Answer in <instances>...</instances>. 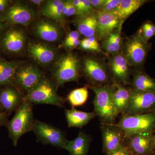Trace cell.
Listing matches in <instances>:
<instances>
[{
	"instance_id": "obj_18",
	"label": "cell",
	"mask_w": 155,
	"mask_h": 155,
	"mask_svg": "<svg viewBox=\"0 0 155 155\" xmlns=\"http://www.w3.org/2000/svg\"><path fill=\"white\" fill-rule=\"evenodd\" d=\"M97 38L102 41L124 21H120L112 12L97 13Z\"/></svg>"
},
{
	"instance_id": "obj_20",
	"label": "cell",
	"mask_w": 155,
	"mask_h": 155,
	"mask_svg": "<svg viewBox=\"0 0 155 155\" xmlns=\"http://www.w3.org/2000/svg\"><path fill=\"white\" fill-rule=\"evenodd\" d=\"M80 35L88 38L97 35V13L77 17L73 21Z\"/></svg>"
},
{
	"instance_id": "obj_5",
	"label": "cell",
	"mask_w": 155,
	"mask_h": 155,
	"mask_svg": "<svg viewBox=\"0 0 155 155\" xmlns=\"http://www.w3.org/2000/svg\"><path fill=\"white\" fill-rule=\"evenodd\" d=\"M56 86L48 78L44 77L24 99L32 104H47L62 107L65 100L58 94Z\"/></svg>"
},
{
	"instance_id": "obj_30",
	"label": "cell",
	"mask_w": 155,
	"mask_h": 155,
	"mask_svg": "<svg viewBox=\"0 0 155 155\" xmlns=\"http://www.w3.org/2000/svg\"><path fill=\"white\" fill-rule=\"evenodd\" d=\"M138 31L145 41L149 42L150 39L155 35V24L147 20L142 25Z\"/></svg>"
},
{
	"instance_id": "obj_16",
	"label": "cell",
	"mask_w": 155,
	"mask_h": 155,
	"mask_svg": "<svg viewBox=\"0 0 155 155\" xmlns=\"http://www.w3.org/2000/svg\"><path fill=\"white\" fill-rule=\"evenodd\" d=\"M24 97L22 92L12 85L2 87L0 89V101L3 110L9 114L17 110Z\"/></svg>"
},
{
	"instance_id": "obj_25",
	"label": "cell",
	"mask_w": 155,
	"mask_h": 155,
	"mask_svg": "<svg viewBox=\"0 0 155 155\" xmlns=\"http://www.w3.org/2000/svg\"><path fill=\"white\" fill-rule=\"evenodd\" d=\"M132 90L137 91L155 92V79L140 69H136L132 73Z\"/></svg>"
},
{
	"instance_id": "obj_11",
	"label": "cell",
	"mask_w": 155,
	"mask_h": 155,
	"mask_svg": "<svg viewBox=\"0 0 155 155\" xmlns=\"http://www.w3.org/2000/svg\"><path fill=\"white\" fill-rule=\"evenodd\" d=\"M83 72L91 86L109 84L110 75L104 64L97 58L87 57L83 60Z\"/></svg>"
},
{
	"instance_id": "obj_36",
	"label": "cell",
	"mask_w": 155,
	"mask_h": 155,
	"mask_svg": "<svg viewBox=\"0 0 155 155\" xmlns=\"http://www.w3.org/2000/svg\"><path fill=\"white\" fill-rule=\"evenodd\" d=\"M107 155H132L125 145L123 146L118 150Z\"/></svg>"
},
{
	"instance_id": "obj_39",
	"label": "cell",
	"mask_w": 155,
	"mask_h": 155,
	"mask_svg": "<svg viewBox=\"0 0 155 155\" xmlns=\"http://www.w3.org/2000/svg\"><path fill=\"white\" fill-rule=\"evenodd\" d=\"M10 114H8L7 112H3L0 113V128L5 125V126L7 123L8 122V116Z\"/></svg>"
},
{
	"instance_id": "obj_15",
	"label": "cell",
	"mask_w": 155,
	"mask_h": 155,
	"mask_svg": "<svg viewBox=\"0 0 155 155\" xmlns=\"http://www.w3.org/2000/svg\"><path fill=\"white\" fill-rule=\"evenodd\" d=\"M108 64L114 82L124 85L129 83L131 66L121 52L112 55Z\"/></svg>"
},
{
	"instance_id": "obj_6",
	"label": "cell",
	"mask_w": 155,
	"mask_h": 155,
	"mask_svg": "<svg viewBox=\"0 0 155 155\" xmlns=\"http://www.w3.org/2000/svg\"><path fill=\"white\" fill-rule=\"evenodd\" d=\"M114 124L122 130L127 138L136 134L154 131L155 116L153 113L140 115L123 114L118 124Z\"/></svg>"
},
{
	"instance_id": "obj_3",
	"label": "cell",
	"mask_w": 155,
	"mask_h": 155,
	"mask_svg": "<svg viewBox=\"0 0 155 155\" xmlns=\"http://www.w3.org/2000/svg\"><path fill=\"white\" fill-rule=\"evenodd\" d=\"M80 68V61L75 54L68 52L60 56L55 62L53 69L56 86H61L70 81H77Z\"/></svg>"
},
{
	"instance_id": "obj_34",
	"label": "cell",
	"mask_w": 155,
	"mask_h": 155,
	"mask_svg": "<svg viewBox=\"0 0 155 155\" xmlns=\"http://www.w3.org/2000/svg\"><path fill=\"white\" fill-rule=\"evenodd\" d=\"M80 33L77 30L72 31L67 34V37L63 42V44L68 43L77 39H79L80 38Z\"/></svg>"
},
{
	"instance_id": "obj_28",
	"label": "cell",
	"mask_w": 155,
	"mask_h": 155,
	"mask_svg": "<svg viewBox=\"0 0 155 155\" xmlns=\"http://www.w3.org/2000/svg\"><path fill=\"white\" fill-rule=\"evenodd\" d=\"M64 4V1L61 0L48 1L42 8V14L56 22H62L64 17L63 14Z\"/></svg>"
},
{
	"instance_id": "obj_31",
	"label": "cell",
	"mask_w": 155,
	"mask_h": 155,
	"mask_svg": "<svg viewBox=\"0 0 155 155\" xmlns=\"http://www.w3.org/2000/svg\"><path fill=\"white\" fill-rule=\"evenodd\" d=\"M81 49L87 51L93 52L98 53H103L102 49H100L94 47L87 38H83L80 41V45Z\"/></svg>"
},
{
	"instance_id": "obj_4",
	"label": "cell",
	"mask_w": 155,
	"mask_h": 155,
	"mask_svg": "<svg viewBox=\"0 0 155 155\" xmlns=\"http://www.w3.org/2000/svg\"><path fill=\"white\" fill-rule=\"evenodd\" d=\"M150 47L149 43L145 41L137 31L122 43L120 52L131 67L139 69L143 67Z\"/></svg>"
},
{
	"instance_id": "obj_9",
	"label": "cell",
	"mask_w": 155,
	"mask_h": 155,
	"mask_svg": "<svg viewBox=\"0 0 155 155\" xmlns=\"http://www.w3.org/2000/svg\"><path fill=\"white\" fill-rule=\"evenodd\" d=\"M4 22L11 25H28L35 16L33 9L21 2H12L0 15Z\"/></svg>"
},
{
	"instance_id": "obj_7",
	"label": "cell",
	"mask_w": 155,
	"mask_h": 155,
	"mask_svg": "<svg viewBox=\"0 0 155 155\" xmlns=\"http://www.w3.org/2000/svg\"><path fill=\"white\" fill-rule=\"evenodd\" d=\"M33 130L39 141L59 148L65 149L68 140L61 129L45 122L35 120Z\"/></svg>"
},
{
	"instance_id": "obj_40",
	"label": "cell",
	"mask_w": 155,
	"mask_h": 155,
	"mask_svg": "<svg viewBox=\"0 0 155 155\" xmlns=\"http://www.w3.org/2000/svg\"><path fill=\"white\" fill-rule=\"evenodd\" d=\"M12 2L9 0H0V15L6 11Z\"/></svg>"
},
{
	"instance_id": "obj_19",
	"label": "cell",
	"mask_w": 155,
	"mask_h": 155,
	"mask_svg": "<svg viewBox=\"0 0 155 155\" xmlns=\"http://www.w3.org/2000/svg\"><path fill=\"white\" fill-rule=\"evenodd\" d=\"M28 51L31 58L37 63L42 65L51 63L56 56L55 50L43 43H30L28 45Z\"/></svg>"
},
{
	"instance_id": "obj_1",
	"label": "cell",
	"mask_w": 155,
	"mask_h": 155,
	"mask_svg": "<svg viewBox=\"0 0 155 155\" xmlns=\"http://www.w3.org/2000/svg\"><path fill=\"white\" fill-rule=\"evenodd\" d=\"M90 88L94 93L93 104L97 116L102 123L114 124L119 113L114 105L113 100L114 83L102 86H91Z\"/></svg>"
},
{
	"instance_id": "obj_2",
	"label": "cell",
	"mask_w": 155,
	"mask_h": 155,
	"mask_svg": "<svg viewBox=\"0 0 155 155\" xmlns=\"http://www.w3.org/2000/svg\"><path fill=\"white\" fill-rule=\"evenodd\" d=\"M32 106L31 103L24 99L13 118L5 125L14 147L17 146L22 135L33 130L35 120Z\"/></svg>"
},
{
	"instance_id": "obj_27",
	"label": "cell",
	"mask_w": 155,
	"mask_h": 155,
	"mask_svg": "<svg viewBox=\"0 0 155 155\" xmlns=\"http://www.w3.org/2000/svg\"><path fill=\"white\" fill-rule=\"evenodd\" d=\"M123 23L102 41L101 48L107 54H116L121 51L122 40L121 30Z\"/></svg>"
},
{
	"instance_id": "obj_24",
	"label": "cell",
	"mask_w": 155,
	"mask_h": 155,
	"mask_svg": "<svg viewBox=\"0 0 155 155\" xmlns=\"http://www.w3.org/2000/svg\"><path fill=\"white\" fill-rule=\"evenodd\" d=\"M113 100L114 105L119 114H125L130 101L131 89L121 84L114 82Z\"/></svg>"
},
{
	"instance_id": "obj_14",
	"label": "cell",
	"mask_w": 155,
	"mask_h": 155,
	"mask_svg": "<svg viewBox=\"0 0 155 155\" xmlns=\"http://www.w3.org/2000/svg\"><path fill=\"white\" fill-rule=\"evenodd\" d=\"M100 128L102 137L103 150L107 155L125 145V135L119 127L114 124L102 123Z\"/></svg>"
},
{
	"instance_id": "obj_8",
	"label": "cell",
	"mask_w": 155,
	"mask_h": 155,
	"mask_svg": "<svg viewBox=\"0 0 155 155\" xmlns=\"http://www.w3.org/2000/svg\"><path fill=\"white\" fill-rule=\"evenodd\" d=\"M25 40L24 31L11 25L0 34V50L6 54H17L23 51Z\"/></svg>"
},
{
	"instance_id": "obj_32",
	"label": "cell",
	"mask_w": 155,
	"mask_h": 155,
	"mask_svg": "<svg viewBox=\"0 0 155 155\" xmlns=\"http://www.w3.org/2000/svg\"><path fill=\"white\" fill-rule=\"evenodd\" d=\"M120 1L121 0H105L102 8L99 13L113 12L119 5Z\"/></svg>"
},
{
	"instance_id": "obj_10",
	"label": "cell",
	"mask_w": 155,
	"mask_h": 155,
	"mask_svg": "<svg viewBox=\"0 0 155 155\" xmlns=\"http://www.w3.org/2000/svg\"><path fill=\"white\" fill-rule=\"evenodd\" d=\"M44 77L43 72L33 65L20 66L14 75V86L20 91L22 90L27 94Z\"/></svg>"
},
{
	"instance_id": "obj_46",
	"label": "cell",
	"mask_w": 155,
	"mask_h": 155,
	"mask_svg": "<svg viewBox=\"0 0 155 155\" xmlns=\"http://www.w3.org/2000/svg\"><path fill=\"white\" fill-rule=\"evenodd\" d=\"M152 113L153 114H154L155 116V108H154V109L153 110Z\"/></svg>"
},
{
	"instance_id": "obj_42",
	"label": "cell",
	"mask_w": 155,
	"mask_h": 155,
	"mask_svg": "<svg viewBox=\"0 0 155 155\" xmlns=\"http://www.w3.org/2000/svg\"><path fill=\"white\" fill-rule=\"evenodd\" d=\"M10 26H11V25H9L7 22H4L2 19V17L0 16V34L3 31Z\"/></svg>"
},
{
	"instance_id": "obj_23",
	"label": "cell",
	"mask_w": 155,
	"mask_h": 155,
	"mask_svg": "<svg viewBox=\"0 0 155 155\" xmlns=\"http://www.w3.org/2000/svg\"><path fill=\"white\" fill-rule=\"evenodd\" d=\"M91 140L90 136L80 131L75 139L68 141L65 149L70 155H87Z\"/></svg>"
},
{
	"instance_id": "obj_29",
	"label": "cell",
	"mask_w": 155,
	"mask_h": 155,
	"mask_svg": "<svg viewBox=\"0 0 155 155\" xmlns=\"http://www.w3.org/2000/svg\"><path fill=\"white\" fill-rule=\"evenodd\" d=\"M88 96L87 87L76 89L71 91L67 96V100L73 107L83 105Z\"/></svg>"
},
{
	"instance_id": "obj_47",
	"label": "cell",
	"mask_w": 155,
	"mask_h": 155,
	"mask_svg": "<svg viewBox=\"0 0 155 155\" xmlns=\"http://www.w3.org/2000/svg\"><path fill=\"white\" fill-rule=\"evenodd\" d=\"M1 58H2V57H1V56H0V59H1Z\"/></svg>"
},
{
	"instance_id": "obj_17",
	"label": "cell",
	"mask_w": 155,
	"mask_h": 155,
	"mask_svg": "<svg viewBox=\"0 0 155 155\" xmlns=\"http://www.w3.org/2000/svg\"><path fill=\"white\" fill-rule=\"evenodd\" d=\"M35 34L45 41L54 42L61 38L62 29L55 22L47 19H41L33 26Z\"/></svg>"
},
{
	"instance_id": "obj_44",
	"label": "cell",
	"mask_w": 155,
	"mask_h": 155,
	"mask_svg": "<svg viewBox=\"0 0 155 155\" xmlns=\"http://www.w3.org/2000/svg\"><path fill=\"white\" fill-rule=\"evenodd\" d=\"M154 155H155V130L154 132V143H153Z\"/></svg>"
},
{
	"instance_id": "obj_35",
	"label": "cell",
	"mask_w": 155,
	"mask_h": 155,
	"mask_svg": "<svg viewBox=\"0 0 155 155\" xmlns=\"http://www.w3.org/2000/svg\"><path fill=\"white\" fill-rule=\"evenodd\" d=\"M72 1V4L75 7L77 12V17L78 16H83L84 15V13L83 6L82 3L81 2V0H73Z\"/></svg>"
},
{
	"instance_id": "obj_12",
	"label": "cell",
	"mask_w": 155,
	"mask_h": 155,
	"mask_svg": "<svg viewBox=\"0 0 155 155\" xmlns=\"http://www.w3.org/2000/svg\"><path fill=\"white\" fill-rule=\"evenodd\" d=\"M155 108V92L137 91L131 90L129 105L125 114L140 115L152 113Z\"/></svg>"
},
{
	"instance_id": "obj_33",
	"label": "cell",
	"mask_w": 155,
	"mask_h": 155,
	"mask_svg": "<svg viewBox=\"0 0 155 155\" xmlns=\"http://www.w3.org/2000/svg\"><path fill=\"white\" fill-rule=\"evenodd\" d=\"M81 2L83 6L84 15L96 13L91 5L90 0H81Z\"/></svg>"
},
{
	"instance_id": "obj_37",
	"label": "cell",
	"mask_w": 155,
	"mask_h": 155,
	"mask_svg": "<svg viewBox=\"0 0 155 155\" xmlns=\"http://www.w3.org/2000/svg\"><path fill=\"white\" fill-rule=\"evenodd\" d=\"M105 0H90L91 3L96 13H99L102 8Z\"/></svg>"
},
{
	"instance_id": "obj_41",
	"label": "cell",
	"mask_w": 155,
	"mask_h": 155,
	"mask_svg": "<svg viewBox=\"0 0 155 155\" xmlns=\"http://www.w3.org/2000/svg\"><path fill=\"white\" fill-rule=\"evenodd\" d=\"M73 15H77L76 9L75 7L73 5L72 1H69V8L67 10V14L65 17H69Z\"/></svg>"
},
{
	"instance_id": "obj_45",
	"label": "cell",
	"mask_w": 155,
	"mask_h": 155,
	"mask_svg": "<svg viewBox=\"0 0 155 155\" xmlns=\"http://www.w3.org/2000/svg\"><path fill=\"white\" fill-rule=\"evenodd\" d=\"M4 112V111L3 110L2 107V104H1V101H0V113H2V112Z\"/></svg>"
},
{
	"instance_id": "obj_38",
	"label": "cell",
	"mask_w": 155,
	"mask_h": 155,
	"mask_svg": "<svg viewBox=\"0 0 155 155\" xmlns=\"http://www.w3.org/2000/svg\"><path fill=\"white\" fill-rule=\"evenodd\" d=\"M80 38L77 39L73 41L70 42L68 43L63 44V47L69 50H73L76 48L80 45Z\"/></svg>"
},
{
	"instance_id": "obj_21",
	"label": "cell",
	"mask_w": 155,
	"mask_h": 155,
	"mask_svg": "<svg viewBox=\"0 0 155 155\" xmlns=\"http://www.w3.org/2000/svg\"><path fill=\"white\" fill-rule=\"evenodd\" d=\"M65 116L69 127L81 128L85 126L97 116L95 112H85L78 110L72 107L65 109Z\"/></svg>"
},
{
	"instance_id": "obj_13",
	"label": "cell",
	"mask_w": 155,
	"mask_h": 155,
	"mask_svg": "<svg viewBox=\"0 0 155 155\" xmlns=\"http://www.w3.org/2000/svg\"><path fill=\"white\" fill-rule=\"evenodd\" d=\"M154 132L136 134L125 138V145L132 155H154Z\"/></svg>"
},
{
	"instance_id": "obj_43",
	"label": "cell",
	"mask_w": 155,
	"mask_h": 155,
	"mask_svg": "<svg viewBox=\"0 0 155 155\" xmlns=\"http://www.w3.org/2000/svg\"><path fill=\"white\" fill-rule=\"evenodd\" d=\"M31 3H32L34 5H41L45 2V1L43 0H31L29 1Z\"/></svg>"
},
{
	"instance_id": "obj_26",
	"label": "cell",
	"mask_w": 155,
	"mask_h": 155,
	"mask_svg": "<svg viewBox=\"0 0 155 155\" xmlns=\"http://www.w3.org/2000/svg\"><path fill=\"white\" fill-rule=\"evenodd\" d=\"M148 2L147 0H121L119 5L112 12L120 21H125L131 14Z\"/></svg>"
},
{
	"instance_id": "obj_22",
	"label": "cell",
	"mask_w": 155,
	"mask_h": 155,
	"mask_svg": "<svg viewBox=\"0 0 155 155\" xmlns=\"http://www.w3.org/2000/svg\"><path fill=\"white\" fill-rule=\"evenodd\" d=\"M21 65L19 61H8L2 58L0 59V87L6 85L15 87L14 75Z\"/></svg>"
}]
</instances>
